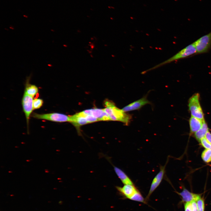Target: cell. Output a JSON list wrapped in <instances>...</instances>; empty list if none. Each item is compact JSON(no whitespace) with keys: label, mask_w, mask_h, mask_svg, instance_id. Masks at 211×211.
<instances>
[{"label":"cell","mask_w":211,"mask_h":211,"mask_svg":"<svg viewBox=\"0 0 211 211\" xmlns=\"http://www.w3.org/2000/svg\"><path fill=\"white\" fill-rule=\"evenodd\" d=\"M199 142L202 146L205 149H211V144L209 142L205 137L202 139Z\"/></svg>","instance_id":"cell-22"},{"label":"cell","mask_w":211,"mask_h":211,"mask_svg":"<svg viewBox=\"0 0 211 211\" xmlns=\"http://www.w3.org/2000/svg\"><path fill=\"white\" fill-rule=\"evenodd\" d=\"M185 211H193L191 202H186L184 205Z\"/></svg>","instance_id":"cell-23"},{"label":"cell","mask_w":211,"mask_h":211,"mask_svg":"<svg viewBox=\"0 0 211 211\" xmlns=\"http://www.w3.org/2000/svg\"><path fill=\"white\" fill-rule=\"evenodd\" d=\"M197 205L198 211H204V200L201 198L197 201Z\"/></svg>","instance_id":"cell-21"},{"label":"cell","mask_w":211,"mask_h":211,"mask_svg":"<svg viewBox=\"0 0 211 211\" xmlns=\"http://www.w3.org/2000/svg\"><path fill=\"white\" fill-rule=\"evenodd\" d=\"M208 131V128L204 120L201 128L194 133V137L198 141L200 142L202 139L205 137Z\"/></svg>","instance_id":"cell-16"},{"label":"cell","mask_w":211,"mask_h":211,"mask_svg":"<svg viewBox=\"0 0 211 211\" xmlns=\"http://www.w3.org/2000/svg\"><path fill=\"white\" fill-rule=\"evenodd\" d=\"M113 166L116 174L124 185H134L131 180L122 170L118 167Z\"/></svg>","instance_id":"cell-14"},{"label":"cell","mask_w":211,"mask_h":211,"mask_svg":"<svg viewBox=\"0 0 211 211\" xmlns=\"http://www.w3.org/2000/svg\"><path fill=\"white\" fill-rule=\"evenodd\" d=\"M193 43L196 51V54L208 52L211 47V31Z\"/></svg>","instance_id":"cell-5"},{"label":"cell","mask_w":211,"mask_h":211,"mask_svg":"<svg viewBox=\"0 0 211 211\" xmlns=\"http://www.w3.org/2000/svg\"><path fill=\"white\" fill-rule=\"evenodd\" d=\"M30 77V76H29L27 78L24 92L33 97L38 93V89L36 85L29 84Z\"/></svg>","instance_id":"cell-15"},{"label":"cell","mask_w":211,"mask_h":211,"mask_svg":"<svg viewBox=\"0 0 211 211\" xmlns=\"http://www.w3.org/2000/svg\"><path fill=\"white\" fill-rule=\"evenodd\" d=\"M178 194L182 197L183 201L186 202L197 201L201 198L200 195L191 193L185 188Z\"/></svg>","instance_id":"cell-12"},{"label":"cell","mask_w":211,"mask_h":211,"mask_svg":"<svg viewBox=\"0 0 211 211\" xmlns=\"http://www.w3.org/2000/svg\"><path fill=\"white\" fill-rule=\"evenodd\" d=\"M116 188L120 193L129 199L138 190L134 185H124L122 187L116 186Z\"/></svg>","instance_id":"cell-11"},{"label":"cell","mask_w":211,"mask_h":211,"mask_svg":"<svg viewBox=\"0 0 211 211\" xmlns=\"http://www.w3.org/2000/svg\"><path fill=\"white\" fill-rule=\"evenodd\" d=\"M81 115L84 117L87 120L89 123L99 121L98 120L91 115H87L84 114L81 112L79 113Z\"/></svg>","instance_id":"cell-20"},{"label":"cell","mask_w":211,"mask_h":211,"mask_svg":"<svg viewBox=\"0 0 211 211\" xmlns=\"http://www.w3.org/2000/svg\"><path fill=\"white\" fill-rule=\"evenodd\" d=\"M43 103V101L42 99L37 98L33 99V110L40 108L42 106Z\"/></svg>","instance_id":"cell-19"},{"label":"cell","mask_w":211,"mask_h":211,"mask_svg":"<svg viewBox=\"0 0 211 211\" xmlns=\"http://www.w3.org/2000/svg\"><path fill=\"white\" fill-rule=\"evenodd\" d=\"M81 112L85 115L93 116L97 118L99 121L110 120L108 115L103 109L95 108L85 110Z\"/></svg>","instance_id":"cell-8"},{"label":"cell","mask_w":211,"mask_h":211,"mask_svg":"<svg viewBox=\"0 0 211 211\" xmlns=\"http://www.w3.org/2000/svg\"><path fill=\"white\" fill-rule=\"evenodd\" d=\"M201 158L206 163L211 162V149H205L204 150L201 154Z\"/></svg>","instance_id":"cell-17"},{"label":"cell","mask_w":211,"mask_h":211,"mask_svg":"<svg viewBox=\"0 0 211 211\" xmlns=\"http://www.w3.org/2000/svg\"><path fill=\"white\" fill-rule=\"evenodd\" d=\"M167 162L168 160L164 166L160 167L159 171L153 179L149 193L147 197V199L149 198L152 193L159 186L164 176L165 168Z\"/></svg>","instance_id":"cell-7"},{"label":"cell","mask_w":211,"mask_h":211,"mask_svg":"<svg viewBox=\"0 0 211 211\" xmlns=\"http://www.w3.org/2000/svg\"><path fill=\"white\" fill-rule=\"evenodd\" d=\"M199 98L198 93L193 94L189 99L188 105L191 116L203 120L204 114L200 104Z\"/></svg>","instance_id":"cell-3"},{"label":"cell","mask_w":211,"mask_h":211,"mask_svg":"<svg viewBox=\"0 0 211 211\" xmlns=\"http://www.w3.org/2000/svg\"><path fill=\"white\" fill-rule=\"evenodd\" d=\"M203 120L191 116L189 120L190 135L195 133L201 127Z\"/></svg>","instance_id":"cell-13"},{"label":"cell","mask_w":211,"mask_h":211,"mask_svg":"<svg viewBox=\"0 0 211 211\" xmlns=\"http://www.w3.org/2000/svg\"><path fill=\"white\" fill-rule=\"evenodd\" d=\"M196 201H193L191 202L193 208V211H198Z\"/></svg>","instance_id":"cell-24"},{"label":"cell","mask_w":211,"mask_h":211,"mask_svg":"<svg viewBox=\"0 0 211 211\" xmlns=\"http://www.w3.org/2000/svg\"><path fill=\"white\" fill-rule=\"evenodd\" d=\"M70 116V122L75 127L78 134H81L80 127L81 126L88 124L86 118L79 113Z\"/></svg>","instance_id":"cell-10"},{"label":"cell","mask_w":211,"mask_h":211,"mask_svg":"<svg viewBox=\"0 0 211 211\" xmlns=\"http://www.w3.org/2000/svg\"><path fill=\"white\" fill-rule=\"evenodd\" d=\"M148 104H150V102L148 100L146 96L125 106L122 110L125 112L136 110Z\"/></svg>","instance_id":"cell-9"},{"label":"cell","mask_w":211,"mask_h":211,"mask_svg":"<svg viewBox=\"0 0 211 211\" xmlns=\"http://www.w3.org/2000/svg\"><path fill=\"white\" fill-rule=\"evenodd\" d=\"M129 199L133 200L143 203L144 202V198L140 193L138 190H137Z\"/></svg>","instance_id":"cell-18"},{"label":"cell","mask_w":211,"mask_h":211,"mask_svg":"<svg viewBox=\"0 0 211 211\" xmlns=\"http://www.w3.org/2000/svg\"><path fill=\"white\" fill-rule=\"evenodd\" d=\"M32 116L33 117L36 119L47 120L54 122H70V116L58 113L43 114L34 113Z\"/></svg>","instance_id":"cell-4"},{"label":"cell","mask_w":211,"mask_h":211,"mask_svg":"<svg viewBox=\"0 0 211 211\" xmlns=\"http://www.w3.org/2000/svg\"><path fill=\"white\" fill-rule=\"evenodd\" d=\"M105 108L103 109L108 115L110 120L121 122L126 125L129 124L132 119L131 115L117 108L112 101L106 99L104 101Z\"/></svg>","instance_id":"cell-1"},{"label":"cell","mask_w":211,"mask_h":211,"mask_svg":"<svg viewBox=\"0 0 211 211\" xmlns=\"http://www.w3.org/2000/svg\"><path fill=\"white\" fill-rule=\"evenodd\" d=\"M196 51L193 43L189 45L175 55L162 63L148 69L146 72L154 69L166 64L180 59H184L196 54Z\"/></svg>","instance_id":"cell-2"},{"label":"cell","mask_w":211,"mask_h":211,"mask_svg":"<svg viewBox=\"0 0 211 211\" xmlns=\"http://www.w3.org/2000/svg\"><path fill=\"white\" fill-rule=\"evenodd\" d=\"M205 137L209 142L211 144V133L209 131L206 133Z\"/></svg>","instance_id":"cell-25"},{"label":"cell","mask_w":211,"mask_h":211,"mask_svg":"<svg viewBox=\"0 0 211 211\" xmlns=\"http://www.w3.org/2000/svg\"><path fill=\"white\" fill-rule=\"evenodd\" d=\"M33 97L24 92L22 100L23 111L25 114L27 126H28L30 115L33 110Z\"/></svg>","instance_id":"cell-6"}]
</instances>
